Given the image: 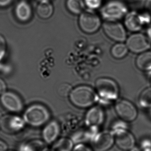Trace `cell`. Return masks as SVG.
<instances>
[{
  "mask_svg": "<svg viewBox=\"0 0 151 151\" xmlns=\"http://www.w3.org/2000/svg\"><path fill=\"white\" fill-rule=\"evenodd\" d=\"M69 98L73 105L80 108L91 107L97 100V96L94 90L85 85L72 89Z\"/></svg>",
  "mask_w": 151,
  "mask_h": 151,
  "instance_id": "1",
  "label": "cell"
},
{
  "mask_svg": "<svg viewBox=\"0 0 151 151\" xmlns=\"http://www.w3.org/2000/svg\"><path fill=\"white\" fill-rule=\"evenodd\" d=\"M50 114L48 109L42 104H35L29 106L24 113L27 124L33 127L41 126L49 121Z\"/></svg>",
  "mask_w": 151,
  "mask_h": 151,
  "instance_id": "2",
  "label": "cell"
},
{
  "mask_svg": "<svg viewBox=\"0 0 151 151\" xmlns=\"http://www.w3.org/2000/svg\"><path fill=\"white\" fill-rule=\"evenodd\" d=\"M101 15L106 21H118L126 16L128 8L119 0H111L102 7Z\"/></svg>",
  "mask_w": 151,
  "mask_h": 151,
  "instance_id": "3",
  "label": "cell"
},
{
  "mask_svg": "<svg viewBox=\"0 0 151 151\" xmlns=\"http://www.w3.org/2000/svg\"><path fill=\"white\" fill-rule=\"evenodd\" d=\"M96 91L101 98L107 101L116 100L119 95V86L112 79L101 78L95 83Z\"/></svg>",
  "mask_w": 151,
  "mask_h": 151,
  "instance_id": "4",
  "label": "cell"
},
{
  "mask_svg": "<svg viewBox=\"0 0 151 151\" xmlns=\"http://www.w3.org/2000/svg\"><path fill=\"white\" fill-rule=\"evenodd\" d=\"M151 22V17L145 11H132L125 16L124 24L127 29L133 32L140 31Z\"/></svg>",
  "mask_w": 151,
  "mask_h": 151,
  "instance_id": "5",
  "label": "cell"
},
{
  "mask_svg": "<svg viewBox=\"0 0 151 151\" xmlns=\"http://www.w3.org/2000/svg\"><path fill=\"white\" fill-rule=\"evenodd\" d=\"M80 28L84 33L92 34L96 32L101 25L99 17L92 11L82 12L79 19Z\"/></svg>",
  "mask_w": 151,
  "mask_h": 151,
  "instance_id": "6",
  "label": "cell"
},
{
  "mask_svg": "<svg viewBox=\"0 0 151 151\" xmlns=\"http://www.w3.org/2000/svg\"><path fill=\"white\" fill-rule=\"evenodd\" d=\"M115 110L118 117L125 122L135 120L138 116L137 109L134 104L126 99H120L116 102Z\"/></svg>",
  "mask_w": 151,
  "mask_h": 151,
  "instance_id": "7",
  "label": "cell"
},
{
  "mask_svg": "<svg viewBox=\"0 0 151 151\" xmlns=\"http://www.w3.org/2000/svg\"><path fill=\"white\" fill-rule=\"evenodd\" d=\"M126 45L131 52L141 54L150 49L151 42L145 35L135 33L127 39Z\"/></svg>",
  "mask_w": 151,
  "mask_h": 151,
  "instance_id": "8",
  "label": "cell"
},
{
  "mask_svg": "<svg viewBox=\"0 0 151 151\" xmlns=\"http://www.w3.org/2000/svg\"><path fill=\"white\" fill-rule=\"evenodd\" d=\"M103 29L106 35L113 40L122 42L127 40V33L123 25L118 21H105Z\"/></svg>",
  "mask_w": 151,
  "mask_h": 151,
  "instance_id": "9",
  "label": "cell"
},
{
  "mask_svg": "<svg viewBox=\"0 0 151 151\" xmlns=\"http://www.w3.org/2000/svg\"><path fill=\"white\" fill-rule=\"evenodd\" d=\"M113 133L115 144L122 150L130 151L136 146L135 138L127 129H121Z\"/></svg>",
  "mask_w": 151,
  "mask_h": 151,
  "instance_id": "10",
  "label": "cell"
},
{
  "mask_svg": "<svg viewBox=\"0 0 151 151\" xmlns=\"http://www.w3.org/2000/svg\"><path fill=\"white\" fill-rule=\"evenodd\" d=\"M0 101L3 107L10 112H19L23 108V103L20 97L11 91L5 92L3 94Z\"/></svg>",
  "mask_w": 151,
  "mask_h": 151,
  "instance_id": "11",
  "label": "cell"
},
{
  "mask_svg": "<svg viewBox=\"0 0 151 151\" xmlns=\"http://www.w3.org/2000/svg\"><path fill=\"white\" fill-rule=\"evenodd\" d=\"M114 143L113 132L105 131L95 136L92 141V146L95 151H106L111 148Z\"/></svg>",
  "mask_w": 151,
  "mask_h": 151,
  "instance_id": "12",
  "label": "cell"
},
{
  "mask_svg": "<svg viewBox=\"0 0 151 151\" xmlns=\"http://www.w3.org/2000/svg\"><path fill=\"white\" fill-rule=\"evenodd\" d=\"M24 126V122L20 118L11 115H6L0 120V127L3 131L9 134L18 132Z\"/></svg>",
  "mask_w": 151,
  "mask_h": 151,
  "instance_id": "13",
  "label": "cell"
},
{
  "mask_svg": "<svg viewBox=\"0 0 151 151\" xmlns=\"http://www.w3.org/2000/svg\"><path fill=\"white\" fill-rule=\"evenodd\" d=\"M104 112L99 106L91 107L86 113L85 121L88 126L96 127L101 126L104 121Z\"/></svg>",
  "mask_w": 151,
  "mask_h": 151,
  "instance_id": "14",
  "label": "cell"
},
{
  "mask_svg": "<svg viewBox=\"0 0 151 151\" xmlns=\"http://www.w3.org/2000/svg\"><path fill=\"white\" fill-rule=\"evenodd\" d=\"M60 126L55 121L48 122L43 129L42 138L44 142L47 144L55 142L57 140L60 133Z\"/></svg>",
  "mask_w": 151,
  "mask_h": 151,
  "instance_id": "15",
  "label": "cell"
},
{
  "mask_svg": "<svg viewBox=\"0 0 151 151\" xmlns=\"http://www.w3.org/2000/svg\"><path fill=\"white\" fill-rule=\"evenodd\" d=\"M136 64L142 71H151V51H147L140 54L137 58Z\"/></svg>",
  "mask_w": 151,
  "mask_h": 151,
  "instance_id": "16",
  "label": "cell"
},
{
  "mask_svg": "<svg viewBox=\"0 0 151 151\" xmlns=\"http://www.w3.org/2000/svg\"><path fill=\"white\" fill-rule=\"evenodd\" d=\"M16 15L19 19L22 21L29 20L32 17L31 6L25 1L19 3L16 9Z\"/></svg>",
  "mask_w": 151,
  "mask_h": 151,
  "instance_id": "17",
  "label": "cell"
},
{
  "mask_svg": "<svg viewBox=\"0 0 151 151\" xmlns=\"http://www.w3.org/2000/svg\"><path fill=\"white\" fill-rule=\"evenodd\" d=\"M37 15L40 18H50L54 12V7L50 1L40 2L36 9Z\"/></svg>",
  "mask_w": 151,
  "mask_h": 151,
  "instance_id": "18",
  "label": "cell"
},
{
  "mask_svg": "<svg viewBox=\"0 0 151 151\" xmlns=\"http://www.w3.org/2000/svg\"><path fill=\"white\" fill-rule=\"evenodd\" d=\"M73 146V141L71 139L62 138L55 142L51 151H72Z\"/></svg>",
  "mask_w": 151,
  "mask_h": 151,
  "instance_id": "19",
  "label": "cell"
},
{
  "mask_svg": "<svg viewBox=\"0 0 151 151\" xmlns=\"http://www.w3.org/2000/svg\"><path fill=\"white\" fill-rule=\"evenodd\" d=\"M138 103L143 109L150 110L151 108V87L143 90L138 99Z\"/></svg>",
  "mask_w": 151,
  "mask_h": 151,
  "instance_id": "20",
  "label": "cell"
},
{
  "mask_svg": "<svg viewBox=\"0 0 151 151\" xmlns=\"http://www.w3.org/2000/svg\"><path fill=\"white\" fill-rule=\"evenodd\" d=\"M128 50L126 44L119 42L113 46L111 49V53L114 58L121 59L127 56Z\"/></svg>",
  "mask_w": 151,
  "mask_h": 151,
  "instance_id": "21",
  "label": "cell"
},
{
  "mask_svg": "<svg viewBox=\"0 0 151 151\" xmlns=\"http://www.w3.org/2000/svg\"><path fill=\"white\" fill-rule=\"evenodd\" d=\"M66 5L69 11L74 14H81L85 4L83 0H66Z\"/></svg>",
  "mask_w": 151,
  "mask_h": 151,
  "instance_id": "22",
  "label": "cell"
},
{
  "mask_svg": "<svg viewBox=\"0 0 151 151\" xmlns=\"http://www.w3.org/2000/svg\"><path fill=\"white\" fill-rule=\"evenodd\" d=\"M72 90L71 87L69 84L64 83L59 86L58 90V92L59 95L63 97H65L70 95Z\"/></svg>",
  "mask_w": 151,
  "mask_h": 151,
  "instance_id": "23",
  "label": "cell"
},
{
  "mask_svg": "<svg viewBox=\"0 0 151 151\" xmlns=\"http://www.w3.org/2000/svg\"><path fill=\"white\" fill-rule=\"evenodd\" d=\"M85 6L91 10L98 9L102 5L103 0H83Z\"/></svg>",
  "mask_w": 151,
  "mask_h": 151,
  "instance_id": "24",
  "label": "cell"
},
{
  "mask_svg": "<svg viewBox=\"0 0 151 151\" xmlns=\"http://www.w3.org/2000/svg\"><path fill=\"white\" fill-rule=\"evenodd\" d=\"M140 148L141 151H145L151 150V140L148 138L143 139L140 144Z\"/></svg>",
  "mask_w": 151,
  "mask_h": 151,
  "instance_id": "25",
  "label": "cell"
},
{
  "mask_svg": "<svg viewBox=\"0 0 151 151\" xmlns=\"http://www.w3.org/2000/svg\"><path fill=\"white\" fill-rule=\"evenodd\" d=\"M6 43L4 37L0 34V60H1L6 52Z\"/></svg>",
  "mask_w": 151,
  "mask_h": 151,
  "instance_id": "26",
  "label": "cell"
},
{
  "mask_svg": "<svg viewBox=\"0 0 151 151\" xmlns=\"http://www.w3.org/2000/svg\"><path fill=\"white\" fill-rule=\"evenodd\" d=\"M72 151H92L90 148L85 144H80L73 148Z\"/></svg>",
  "mask_w": 151,
  "mask_h": 151,
  "instance_id": "27",
  "label": "cell"
},
{
  "mask_svg": "<svg viewBox=\"0 0 151 151\" xmlns=\"http://www.w3.org/2000/svg\"><path fill=\"white\" fill-rule=\"evenodd\" d=\"M145 11L151 17V0H147L145 2Z\"/></svg>",
  "mask_w": 151,
  "mask_h": 151,
  "instance_id": "28",
  "label": "cell"
},
{
  "mask_svg": "<svg viewBox=\"0 0 151 151\" xmlns=\"http://www.w3.org/2000/svg\"><path fill=\"white\" fill-rule=\"evenodd\" d=\"M6 86L3 80L0 78V95H2L5 92Z\"/></svg>",
  "mask_w": 151,
  "mask_h": 151,
  "instance_id": "29",
  "label": "cell"
},
{
  "mask_svg": "<svg viewBox=\"0 0 151 151\" xmlns=\"http://www.w3.org/2000/svg\"><path fill=\"white\" fill-rule=\"evenodd\" d=\"M12 0H0V6H5L11 3Z\"/></svg>",
  "mask_w": 151,
  "mask_h": 151,
  "instance_id": "30",
  "label": "cell"
},
{
  "mask_svg": "<svg viewBox=\"0 0 151 151\" xmlns=\"http://www.w3.org/2000/svg\"><path fill=\"white\" fill-rule=\"evenodd\" d=\"M7 149V146L6 144L0 140V151H6Z\"/></svg>",
  "mask_w": 151,
  "mask_h": 151,
  "instance_id": "31",
  "label": "cell"
},
{
  "mask_svg": "<svg viewBox=\"0 0 151 151\" xmlns=\"http://www.w3.org/2000/svg\"><path fill=\"white\" fill-rule=\"evenodd\" d=\"M147 36L151 42V24L147 28Z\"/></svg>",
  "mask_w": 151,
  "mask_h": 151,
  "instance_id": "32",
  "label": "cell"
},
{
  "mask_svg": "<svg viewBox=\"0 0 151 151\" xmlns=\"http://www.w3.org/2000/svg\"><path fill=\"white\" fill-rule=\"evenodd\" d=\"M130 151H141V150L139 147H136V146H135Z\"/></svg>",
  "mask_w": 151,
  "mask_h": 151,
  "instance_id": "33",
  "label": "cell"
},
{
  "mask_svg": "<svg viewBox=\"0 0 151 151\" xmlns=\"http://www.w3.org/2000/svg\"><path fill=\"white\" fill-rule=\"evenodd\" d=\"M51 0H39V2H48L50 1Z\"/></svg>",
  "mask_w": 151,
  "mask_h": 151,
  "instance_id": "34",
  "label": "cell"
},
{
  "mask_svg": "<svg viewBox=\"0 0 151 151\" xmlns=\"http://www.w3.org/2000/svg\"><path fill=\"white\" fill-rule=\"evenodd\" d=\"M149 110V111H150V112H149V115H150V118H151V109H150Z\"/></svg>",
  "mask_w": 151,
  "mask_h": 151,
  "instance_id": "35",
  "label": "cell"
},
{
  "mask_svg": "<svg viewBox=\"0 0 151 151\" xmlns=\"http://www.w3.org/2000/svg\"><path fill=\"white\" fill-rule=\"evenodd\" d=\"M1 116H2L1 112V111H0V119H1Z\"/></svg>",
  "mask_w": 151,
  "mask_h": 151,
  "instance_id": "36",
  "label": "cell"
},
{
  "mask_svg": "<svg viewBox=\"0 0 151 151\" xmlns=\"http://www.w3.org/2000/svg\"><path fill=\"white\" fill-rule=\"evenodd\" d=\"M145 151H151V150H147Z\"/></svg>",
  "mask_w": 151,
  "mask_h": 151,
  "instance_id": "37",
  "label": "cell"
},
{
  "mask_svg": "<svg viewBox=\"0 0 151 151\" xmlns=\"http://www.w3.org/2000/svg\"></svg>",
  "mask_w": 151,
  "mask_h": 151,
  "instance_id": "38",
  "label": "cell"
}]
</instances>
